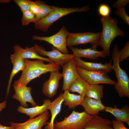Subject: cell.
<instances>
[{
  "label": "cell",
  "mask_w": 129,
  "mask_h": 129,
  "mask_svg": "<svg viewBox=\"0 0 129 129\" xmlns=\"http://www.w3.org/2000/svg\"><path fill=\"white\" fill-rule=\"evenodd\" d=\"M24 68L19 79L14 81L13 85L18 87L26 86L32 80L48 72L59 71L60 66L55 63L45 64L40 60L31 61L24 59Z\"/></svg>",
  "instance_id": "obj_1"
},
{
  "label": "cell",
  "mask_w": 129,
  "mask_h": 129,
  "mask_svg": "<svg viewBox=\"0 0 129 129\" xmlns=\"http://www.w3.org/2000/svg\"><path fill=\"white\" fill-rule=\"evenodd\" d=\"M102 26V31L96 46L101 47L107 56H110V48L114 39L118 36L124 37L125 32L121 30L117 26L118 21L116 18L111 17L100 18Z\"/></svg>",
  "instance_id": "obj_2"
},
{
  "label": "cell",
  "mask_w": 129,
  "mask_h": 129,
  "mask_svg": "<svg viewBox=\"0 0 129 129\" xmlns=\"http://www.w3.org/2000/svg\"><path fill=\"white\" fill-rule=\"evenodd\" d=\"M117 44L113 47L112 55L113 62V70L115 72L117 82L114 85V88L120 97H129V78L126 72L119 65V52Z\"/></svg>",
  "instance_id": "obj_3"
},
{
  "label": "cell",
  "mask_w": 129,
  "mask_h": 129,
  "mask_svg": "<svg viewBox=\"0 0 129 129\" xmlns=\"http://www.w3.org/2000/svg\"><path fill=\"white\" fill-rule=\"evenodd\" d=\"M89 9L88 5L77 8L59 7L54 6L53 11L50 14L35 23L34 27L36 29L46 32L53 23L62 17L74 12L86 11Z\"/></svg>",
  "instance_id": "obj_4"
},
{
  "label": "cell",
  "mask_w": 129,
  "mask_h": 129,
  "mask_svg": "<svg viewBox=\"0 0 129 129\" xmlns=\"http://www.w3.org/2000/svg\"><path fill=\"white\" fill-rule=\"evenodd\" d=\"M93 116L85 111L79 112L73 111L68 117L60 121H56L54 129H83Z\"/></svg>",
  "instance_id": "obj_5"
},
{
  "label": "cell",
  "mask_w": 129,
  "mask_h": 129,
  "mask_svg": "<svg viewBox=\"0 0 129 129\" xmlns=\"http://www.w3.org/2000/svg\"><path fill=\"white\" fill-rule=\"evenodd\" d=\"M76 69L79 77L89 85L106 84L114 86L116 84L117 82L110 79L104 70H89L77 66Z\"/></svg>",
  "instance_id": "obj_6"
},
{
  "label": "cell",
  "mask_w": 129,
  "mask_h": 129,
  "mask_svg": "<svg viewBox=\"0 0 129 129\" xmlns=\"http://www.w3.org/2000/svg\"><path fill=\"white\" fill-rule=\"evenodd\" d=\"M101 32H89L71 33L69 32L66 40V46L69 47L80 44L90 43L92 48H96L97 44L100 37Z\"/></svg>",
  "instance_id": "obj_7"
},
{
  "label": "cell",
  "mask_w": 129,
  "mask_h": 129,
  "mask_svg": "<svg viewBox=\"0 0 129 129\" xmlns=\"http://www.w3.org/2000/svg\"><path fill=\"white\" fill-rule=\"evenodd\" d=\"M69 32L64 26H62L59 31L55 34L50 37H41L34 35L32 38L35 40L46 41L52 45L62 53L69 54L67 48L66 40Z\"/></svg>",
  "instance_id": "obj_8"
},
{
  "label": "cell",
  "mask_w": 129,
  "mask_h": 129,
  "mask_svg": "<svg viewBox=\"0 0 129 129\" xmlns=\"http://www.w3.org/2000/svg\"><path fill=\"white\" fill-rule=\"evenodd\" d=\"M33 47L40 55L48 56L54 63L62 67L69 60L74 57L73 54H63L53 47H52V51H47L42 46H38L36 43Z\"/></svg>",
  "instance_id": "obj_9"
},
{
  "label": "cell",
  "mask_w": 129,
  "mask_h": 129,
  "mask_svg": "<svg viewBox=\"0 0 129 129\" xmlns=\"http://www.w3.org/2000/svg\"><path fill=\"white\" fill-rule=\"evenodd\" d=\"M49 117L47 111L32 119H29L22 123H17L10 122V126L14 129H41L46 124Z\"/></svg>",
  "instance_id": "obj_10"
},
{
  "label": "cell",
  "mask_w": 129,
  "mask_h": 129,
  "mask_svg": "<svg viewBox=\"0 0 129 129\" xmlns=\"http://www.w3.org/2000/svg\"><path fill=\"white\" fill-rule=\"evenodd\" d=\"M62 67V74L63 79L62 90L65 91L68 90L72 82L80 77L76 69L74 57L69 60Z\"/></svg>",
  "instance_id": "obj_11"
},
{
  "label": "cell",
  "mask_w": 129,
  "mask_h": 129,
  "mask_svg": "<svg viewBox=\"0 0 129 129\" xmlns=\"http://www.w3.org/2000/svg\"><path fill=\"white\" fill-rule=\"evenodd\" d=\"M50 73L49 79L43 84L42 91L45 96L52 98L56 93L59 87V81L62 77V75L59 71H52Z\"/></svg>",
  "instance_id": "obj_12"
},
{
  "label": "cell",
  "mask_w": 129,
  "mask_h": 129,
  "mask_svg": "<svg viewBox=\"0 0 129 129\" xmlns=\"http://www.w3.org/2000/svg\"><path fill=\"white\" fill-rule=\"evenodd\" d=\"M15 94L12 96L13 98L18 100L21 105L24 108H27L28 106L27 102H30L33 107L38 105L33 100L31 95V91L32 87L26 86L18 87L13 85Z\"/></svg>",
  "instance_id": "obj_13"
},
{
  "label": "cell",
  "mask_w": 129,
  "mask_h": 129,
  "mask_svg": "<svg viewBox=\"0 0 129 129\" xmlns=\"http://www.w3.org/2000/svg\"><path fill=\"white\" fill-rule=\"evenodd\" d=\"M75 63L76 66L91 71L103 70L107 73L113 70L112 60L109 63L102 64L101 63H96L84 61L81 58L74 57Z\"/></svg>",
  "instance_id": "obj_14"
},
{
  "label": "cell",
  "mask_w": 129,
  "mask_h": 129,
  "mask_svg": "<svg viewBox=\"0 0 129 129\" xmlns=\"http://www.w3.org/2000/svg\"><path fill=\"white\" fill-rule=\"evenodd\" d=\"M84 108L85 111L93 116L98 115L99 112L104 110L105 106L101 100H96L85 96L81 104Z\"/></svg>",
  "instance_id": "obj_15"
},
{
  "label": "cell",
  "mask_w": 129,
  "mask_h": 129,
  "mask_svg": "<svg viewBox=\"0 0 129 129\" xmlns=\"http://www.w3.org/2000/svg\"><path fill=\"white\" fill-rule=\"evenodd\" d=\"M72 51L74 57H84L91 59H95L99 57L105 58L107 56L103 51H98L96 48H79L73 47H69Z\"/></svg>",
  "instance_id": "obj_16"
},
{
  "label": "cell",
  "mask_w": 129,
  "mask_h": 129,
  "mask_svg": "<svg viewBox=\"0 0 129 129\" xmlns=\"http://www.w3.org/2000/svg\"><path fill=\"white\" fill-rule=\"evenodd\" d=\"M13 48L14 52L23 59H37L46 61L49 63H54L48 58L40 56L35 51L33 47L30 48L26 47L23 48L19 45H16L13 47Z\"/></svg>",
  "instance_id": "obj_17"
},
{
  "label": "cell",
  "mask_w": 129,
  "mask_h": 129,
  "mask_svg": "<svg viewBox=\"0 0 129 129\" xmlns=\"http://www.w3.org/2000/svg\"><path fill=\"white\" fill-rule=\"evenodd\" d=\"M63 93L60 94L59 96L49 104L48 110H50L51 115V120L44 128L45 129H54V120L57 115L60 113L62 105L64 102Z\"/></svg>",
  "instance_id": "obj_18"
},
{
  "label": "cell",
  "mask_w": 129,
  "mask_h": 129,
  "mask_svg": "<svg viewBox=\"0 0 129 129\" xmlns=\"http://www.w3.org/2000/svg\"><path fill=\"white\" fill-rule=\"evenodd\" d=\"M51 101L48 99H44L43 104L29 108H24L21 105L17 109L19 112L26 114L30 117V119L34 118L35 117L40 115L47 111L49 104Z\"/></svg>",
  "instance_id": "obj_19"
},
{
  "label": "cell",
  "mask_w": 129,
  "mask_h": 129,
  "mask_svg": "<svg viewBox=\"0 0 129 129\" xmlns=\"http://www.w3.org/2000/svg\"><path fill=\"white\" fill-rule=\"evenodd\" d=\"M10 59L13 65V68L8 81L6 97L9 93L13 77L19 71H22L25 67L24 59L17 55L14 52L13 54L11 55Z\"/></svg>",
  "instance_id": "obj_20"
},
{
  "label": "cell",
  "mask_w": 129,
  "mask_h": 129,
  "mask_svg": "<svg viewBox=\"0 0 129 129\" xmlns=\"http://www.w3.org/2000/svg\"><path fill=\"white\" fill-rule=\"evenodd\" d=\"M83 129H113L112 121L98 115L93 116Z\"/></svg>",
  "instance_id": "obj_21"
},
{
  "label": "cell",
  "mask_w": 129,
  "mask_h": 129,
  "mask_svg": "<svg viewBox=\"0 0 129 129\" xmlns=\"http://www.w3.org/2000/svg\"><path fill=\"white\" fill-rule=\"evenodd\" d=\"M113 115L117 120L126 123L129 125V107L127 105L122 107L121 109L106 106L104 110Z\"/></svg>",
  "instance_id": "obj_22"
},
{
  "label": "cell",
  "mask_w": 129,
  "mask_h": 129,
  "mask_svg": "<svg viewBox=\"0 0 129 129\" xmlns=\"http://www.w3.org/2000/svg\"><path fill=\"white\" fill-rule=\"evenodd\" d=\"M64 102V104L68 106L69 109H72L81 104L84 97L80 95L71 93L67 90L64 91L63 93Z\"/></svg>",
  "instance_id": "obj_23"
},
{
  "label": "cell",
  "mask_w": 129,
  "mask_h": 129,
  "mask_svg": "<svg viewBox=\"0 0 129 129\" xmlns=\"http://www.w3.org/2000/svg\"><path fill=\"white\" fill-rule=\"evenodd\" d=\"M89 85L87 82L79 77L72 82L68 90L69 92H77L79 95L84 97Z\"/></svg>",
  "instance_id": "obj_24"
},
{
  "label": "cell",
  "mask_w": 129,
  "mask_h": 129,
  "mask_svg": "<svg viewBox=\"0 0 129 129\" xmlns=\"http://www.w3.org/2000/svg\"><path fill=\"white\" fill-rule=\"evenodd\" d=\"M103 86L98 84L89 85L85 96L96 100H101L103 96Z\"/></svg>",
  "instance_id": "obj_25"
},
{
  "label": "cell",
  "mask_w": 129,
  "mask_h": 129,
  "mask_svg": "<svg viewBox=\"0 0 129 129\" xmlns=\"http://www.w3.org/2000/svg\"><path fill=\"white\" fill-rule=\"evenodd\" d=\"M35 2L40 6L41 10L39 12L35 15L34 24L50 14L53 11L54 7L53 5H47L42 0H37Z\"/></svg>",
  "instance_id": "obj_26"
},
{
  "label": "cell",
  "mask_w": 129,
  "mask_h": 129,
  "mask_svg": "<svg viewBox=\"0 0 129 129\" xmlns=\"http://www.w3.org/2000/svg\"><path fill=\"white\" fill-rule=\"evenodd\" d=\"M22 12L23 16L21 19L22 25H27L31 22L34 23L35 15L30 10Z\"/></svg>",
  "instance_id": "obj_27"
},
{
  "label": "cell",
  "mask_w": 129,
  "mask_h": 129,
  "mask_svg": "<svg viewBox=\"0 0 129 129\" xmlns=\"http://www.w3.org/2000/svg\"><path fill=\"white\" fill-rule=\"evenodd\" d=\"M115 11V14L119 16L124 22L129 26V16L126 13L124 7L116 8Z\"/></svg>",
  "instance_id": "obj_28"
},
{
  "label": "cell",
  "mask_w": 129,
  "mask_h": 129,
  "mask_svg": "<svg viewBox=\"0 0 129 129\" xmlns=\"http://www.w3.org/2000/svg\"><path fill=\"white\" fill-rule=\"evenodd\" d=\"M98 14L101 17H106L110 16L111 10L108 5L102 4L98 6L97 9Z\"/></svg>",
  "instance_id": "obj_29"
},
{
  "label": "cell",
  "mask_w": 129,
  "mask_h": 129,
  "mask_svg": "<svg viewBox=\"0 0 129 129\" xmlns=\"http://www.w3.org/2000/svg\"><path fill=\"white\" fill-rule=\"evenodd\" d=\"M119 62L127 59L129 56V41H127L123 48L119 52Z\"/></svg>",
  "instance_id": "obj_30"
},
{
  "label": "cell",
  "mask_w": 129,
  "mask_h": 129,
  "mask_svg": "<svg viewBox=\"0 0 129 129\" xmlns=\"http://www.w3.org/2000/svg\"><path fill=\"white\" fill-rule=\"evenodd\" d=\"M14 1L19 7L22 12L30 10V0H14Z\"/></svg>",
  "instance_id": "obj_31"
},
{
  "label": "cell",
  "mask_w": 129,
  "mask_h": 129,
  "mask_svg": "<svg viewBox=\"0 0 129 129\" xmlns=\"http://www.w3.org/2000/svg\"><path fill=\"white\" fill-rule=\"evenodd\" d=\"M30 10L35 15L37 14L41 10L40 6L35 2L30 0Z\"/></svg>",
  "instance_id": "obj_32"
},
{
  "label": "cell",
  "mask_w": 129,
  "mask_h": 129,
  "mask_svg": "<svg viewBox=\"0 0 129 129\" xmlns=\"http://www.w3.org/2000/svg\"><path fill=\"white\" fill-rule=\"evenodd\" d=\"M112 122L113 129H129L125 126L123 122L116 119L112 120Z\"/></svg>",
  "instance_id": "obj_33"
},
{
  "label": "cell",
  "mask_w": 129,
  "mask_h": 129,
  "mask_svg": "<svg viewBox=\"0 0 129 129\" xmlns=\"http://www.w3.org/2000/svg\"><path fill=\"white\" fill-rule=\"evenodd\" d=\"M129 3V0H118L114 2L113 5V6L117 8L125 6Z\"/></svg>",
  "instance_id": "obj_34"
},
{
  "label": "cell",
  "mask_w": 129,
  "mask_h": 129,
  "mask_svg": "<svg viewBox=\"0 0 129 129\" xmlns=\"http://www.w3.org/2000/svg\"><path fill=\"white\" fill-rule=\"evenodd\" d=\"M6 105V100L0 103V112L4 108Z\"/></svg>",
  "instance_id": "obj_35"
},
{
  "label": "cell",
  "mask_w": 129,
  "mask_h": 129,
  "mask_svg": "<svg viewBox=\"0 0 129 129\" xmlns=\"http://www.w3.org/2000/svg\"><path fill=\"white\" fill-rule=\"evenodd\" d=\"M0 129H14L12 126H5L0 124Z\"/></svg>",
  "instance_id": "obj_36"
},
{
  "label": "cell",
  "mask_w": 129,
  "mask_h": 129,
  "mask_svg": "<svg viewBox=\"0 0 129 129\" xmlns=\"http://www.w3.org/2000/svg\"><path fill=\"white\" fill-rule=\"evenodd\" d=\"M10 0H0V3H7L9 2Z\"/></svg>",
  "instance_id": "obj_37"
}]
</instances>
